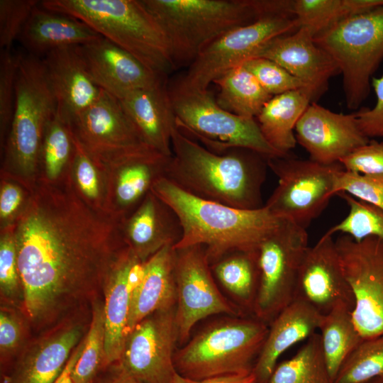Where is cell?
<instances>
[{
  "label": "cell",
  "mask_w": 383,
  "mask_h": 383,
  "mask_svg": "<svg viewBox=\"0 0 383 383\" xmlns=\"http://www.w3.org/2000/svg\"><path fill=\"white\" fill-rule=\"evenodd\" d=\"M57 104V113L67 123L90 106L101 89L86 68L79 46L54 50L42 58Z\"/></svg>",
  "instance_id": "23"
},
{
  "label": "cell",
  "mask_w": 383,
  "mask_h": 383,
  "mask_svg": "<svg viewBox=\"0 0 383 383\" xmlns=\"http://www.w3.org/2000/svg\"><path fill=\"white\" fill-rule=\"evenodd\" d=\"M383 376V335L363 339L343 362L333 383H364Z\"/></svg>",
  "instance_id": "39"
},
{
  "label": "cell",
  "mask_w": 383,
  "mask_h": 383,
  "mask_svg": "<svg viewBox=\"0 0 383 383\" xmlns=\"http://www.w3.org/2000/svg\"><path fill=\"white\" fill-rule=\"evenodd\" d=\"M79 50L89 74L101 89L121 99L128 94L166 81L130 53L101 37Z\"/></svg>",
  "instance_id": "22"
},
{
  "label": "cell",
  "mask_w": 383,
  "mask_h": 383,
  "mask_svg": "<svg viewBox=\"0 0 383 383\" xmlns=\"http://www.w3.org/2000/svg\"><path fill=\"white\" fill-rule=\"evenodd\" d=\"M295 135L310 160L324 165L340 163L370 141L361 131L355 113H335L314 102L297 122Z\"/></svg>",
  "instance_id": "18"
},
{
  "label": "cell",
  "mask_w": 383,
  "mask_h": 383,
  "mask_svg": "<svg viewBox=\"0 0 383 383\" xmlns=\"http://www.w3.org/2000/svg\"><path fill=\"white\" fill-rule=\"evenodd\" d=\"M340 196L348 204V215L326 233H340L355 240L375 237L383 241V210L360 201L350 195L340 192Z\"/></svg>",
  "instance_id": "40"
},
{
  "label": "cell",
  "mask_w": 383,
  "mask_h": 383,
  "mask_svg": "<svg viewBox=\"0 0 383 383\" xmlns=\"http://www.w3.org/2000/svg\"><path fill=\"white\" fill-rule=\"evenodd\" d=\"M171 157L145 147L102 165L106 174L110 215L119 221L130 215L154 183L165 177Z\"/></svg>",
  "instance_id": "19"
},
{
  "label": "cell",
  "mask_w": 383,
  "mask_h": 383,
  "mask_svg": "<svg viewBox=\"0 0 383 383\" xmlns=\"http://www.w3.org/2000/svg\"><path fill=\"white\" fill-rule=\"evenodd\" d=\"M266 383H333L315 333L291 358L277 363Z\"/></svg>",
  "instance_id": "37"
},
{
  "label": "cell",
  "mask_w": 383,
  "mask_h": 383,
  "mask_svg": "<svg viewBox=\"0 0 383 383\" xmlns=\"http://www.w3.org/2000/svg\"><path fill=\"white\" fill-rule=\"evenodd\" d=\"M335 195L346 193L383 210V175L363 174L343 168L335 181Z\"/></svg>",
  "instance_id": "43"
},
{
  "label": "cell",
  "mask_w": 383,
  "mask_h": 383,
  "mask_svg": "<svg viewBox=\"0 0 383 383\" xmlns=\"http://www.w3.org/2000/svg\"><path fill=\"white\" fill-rule=\"evenodd\" d=\"M74 143V153L66 180L91 209L112 217L108 209L107 179L104 167L96 162L75 138Z\"/></svg>",
  "instance_id": "36"
},
{
  "label": "cell",
  "mask_w": 383,
  "mask_h": 383,
  "mask_svg": "<svg viewBox=\"0 0 383 383\" xmlns=\"http://www.w3.org/2000/svg\"><path fill=\"white\" fill-rule=\"evenodd\" d=\"M177 383H258L255 374L251 372L244 375H228L206 379L203 380H192L181 375Z\"/></svg>",
  "instance_id": "50"
},
{
  "label": "cell",
  "mask_w": 383,
  "mask_h": 383,
  "mask_svg": "<svg viewBox=\"0 0 383 383\" xmlns=\"http://www.w3.org/2000/svg\"><path fill=\"white\" fill-rule=\"evenodd\" d=\"M376 103L371 109H362L355 113L364 135L370 138H383V75L372 77L371 81Z\"/></svg>",
  "instance_id": "49"
},
{
  "label": "cell",
  "mask_w": 383,
  "mask_h": 383,
  "mask_svg": "<svg viewBox=\"0 0 383 383\" xmlns=\"http://www.w3.org/2000/svg\"><path fill=\"white\" fill-rule=\"evenodd\" d=\"M269 325L254 316H229L200 330L174 355L177 372L192 380L252 372Z\"/></svg>",
  "instance_id": "6"
},
{
  "label": "cell",
  "mask_w": 383,
  "mask_h": 383,
  "mask_svg": "<svg viewBox=\"0 0 383 383\" xmlns=\"http://www.w3.org/2000/svg\"><path fill=\"white\" fill-rule=\"evenodd\" d=\"M151 191L177 213L182 228L174 249L201 245L209 264L239 250H256L280 223L265 206L241 209L205 200L180 189L165 177L158 179Z\"/></svg>",
  "instance_id": "3"
},
{
  "label": "cell",
  "mask_w": 383,
  "mask_h": 383,
  "mask_svg": "<svg viewBox=\"0 0 383 383\" xmlns=\"http://www.w3.org/2000/svg\"><path fill=\"white\" fill-rule=\"evenodd\" d=\"M348 171L363 174L383 175V141H370L340 161Z\"/></svg>",
  "instance_id": "47"
},
{
  "label": "cell",
  "mask_w": 383,
  "mask_h": 383,
  "mask_svg": "<svg viewBox=\"0 0 383 383\" xmlns=\"http://www.w3.org/2000/svg\"><path fill=\"white\" fill-rule=\"evenodd\" d=\"M84 345V338L75 347L63 370L53 383H74L72 374Z\"/></svg>",
  "instance_id": "51"
},
{
  "label": "cell",
  "mask_w": 383,
  "mask_h": 383,
  "mask_svg": "<svg viewBox=\"0 0 383 383\" xmlns=\"http://www.w3.org/2000/svg\"><path fill=\"white\" fill-rule=\"evenodd\" d=\"M177 343L175 306L157 311L129 332L113 365L141 383H177L180 376L174 364Z\"/></svg>",
  "instance_id": "15"
},
{
  "label": "cell",
  "mask_w": 383,
  "mask_h": 383,
  "mask_svg": "<svg viewBox=\"0 0 383 383\" xmlns=\"http://www.w3.org/2000/svg\"><path fill=\"white\" fill-rule=\"evenodd\" d=\"M174 250L178 343H186L195 324L208 316L216 314L246 316L220 292L203 246Z\"/></svg>",
  "instance_id": "14"
},
{
  "label": "cell",
  "mask_w": 383,
  "mask_h": 383,
  "mask_svg": "<svg viewBox=\"0 0 383 383\" xmlns=\"http://www.w3.org/2000/svg\"><path fill=\"white\" fill-rule=\"evenodd\" d=\"M1 296L12 305L22 306L23 295L18 272L13 226L0 230Z\"/></svg>",
  "instance_id": "41"
},
{
  "label": "cell",
  "mask_w": 383,
  "mask_h": 383,
  "mask_svg": "<svg viewBox=\"0 0 383 383\" xmlns=\"http://www.w3.org/2000/svg\"><path fill=\"white\" fill-rule=\"evenodd\" d=\"M121 229L126 245L143 262L165 246L174 248L182 235L175 211L152 191L121 221Z\"/></svg>",
  "instance_id": "24"
},
{
  "label": "cell",
  "mask_w": 383,
  "mask_h": 383,
  "mask_svg": "<svg viewBox=\"0 0 383 383\" xmlns=\"http://www.w3.org/2000/svg\"><path fill=\"white\" fill-rule=\"evenodd\" d=\"M68 123L77 141L101 165L148 147L119 99L104 90L90 106Z\"/></svg>",
  "instance_id": "16"
},
{
  "label": "cell",
  "mask_w": 383,
  "mask_h": 383,
  "mask_svg": "<svg viewBox=\"0 0 383 383\" xmlns=\"http://www.w3.org/2000/svg\"><path fill=\"white\" fill-rule=\"evenodd\" d=\"M74 150L70 125L56 113L45 129L39 155L38 181L51 184L64 182Z\"/></svg>",
  "instance_id": "34"
},
{
  "label": "cell",
  "mask_w": 383,
  "mask_h": 383,
  "mask_svg": "<svg viewBox=\"0 0 383 383\" xmlns=\"http://www.w3.org/2000/svg\"><path fill=\"white\" fill-rule=\"evenodd\" d=\"M293 16L266 15L223 33L199 53L176 84L194 90L209 85L230 69L255 57L270 41L299 29Z\"/></svg>",
  "instance_id": "12"
},
{
  "label": "cell",
  "mask_w": 383,
  "mask_h": 383,
  "mask_svg": "<svg viewBox=\"0 0 383 383\" xmlns=\"http://www.w3.org/2000/svg\"><path fill=\"white\" fill-rule=\"evenodd\" d=\"M30 193L18 182L1 176L0 230L14 226L27 205Z\"/></svg>",
  "instance_id": "46"
},
{
  "label": "cell",
  "mask_w": 383,
  "mask_h": 383,
  "mask_svg": "<svg viewBox=\"0 0 383 383\" xmlns=\"http://www.w3.org/2000/svg\"><path fill=\"white\" fill-rule=\"evenodd\" d=\"M172 155L165 177L200 199L241 209L263 207L267 158L246 149L215 153L182 132L172 134Z\"/></svg>",
  "instance_id": "2"
},
{
  "label": "cell",
  "mask_w": 383,
  "mask_h": 383,
  "mask_svg": "<svg viewBox=\"0 0 383 383\" xmlns=\"http://www.w3.org/2000/svg\"><path fill=\"white\" fill-rule=\"evenodd\" d=\"M91 319L80 357L72 374L74 383H94L104 360V310L99 299L92 301Z\"/></svg>",
  "instance_id": "38"
},
{
  "label": "cell",
  "mask_w": 383,
  "mask_h": 383,
  "mask_svg": "<svg viewBox=\"0 0 383 383\" xmlns=\"http://www.w3.org/2000/svg\"><path fill=\"white\" fill-rule=\"evenodd\" d=\"M83 331L81 324L70 323L38 340L21 355L5 383H53L82 340Z\"/></svg>",
  "instance_id": "25"
},
{
  "label": "cell",
  "mask_w": 383,
  "mask_h": 383,
  "mask_svg": "<svg viewBox=\"0 0 383 383\" xmlns=\"http://www.w3.org/2000/svg\"><path fill=\"white\" fill-rule=\"evenodd\" d=\"M40 5L84 22L162 77L174 69L165 33L140 0H44Z\"/></svg>",
  "instance_id": "4"
},
{
  "label": "cell",
  "mask_w": 383,
  "mask_h": 383,
  "mask_svg": "<svg viewBox=\"0 0 383 383\" xmlns=\"http://www.w3.org/2000/svg\"><path fill=\"white\" fill-rule=\"evenodd\" d=\"M213 83L219 88L217 104L242 117L255 118L272 97L243 64L226 71Z\"/></svg>",
  "instance_id": "32"
},
{
  "label": "cell",
  "mask_w": 383,
  "mask_h": 383,
  "mask_svg": "<svg viewBox=\"0 0 383 383\" xmlns=\"http://www.w3.org/2000/svg\"><path fill=\"white\" fill-rule=\"evenodd\" d=\"M57 113L42 58L18 54L16 102L4 150L1 176L31 191L38 181V161L46 126Z\"/></svg>",
  "instance_id": "5"
},
{
  "label": "cell",
  "mask_w": 383,
  "mask_h": 383,
  "mask_svg": "<svg viewBox=\"0 0 383 383\" xmlns=\"http://www.w3.org/2000/svg\"><path fill=\"white\" fill-rule=\"evenodd\" d=\"M343 75L347 106L357 109L370 93L383 60V5L348 17L313 37Z\"/></svg>",
  "instance_id": "8"
},
{
  "label": "cell",
  "mask_w": 383,
  "mask_h": 383,
  "mask_svg": "<svg viewBox=\"0 0 383 383\" xmlns=\"http://www.w3.org/2000/svg\"><path fill=\"white\" fill-rule=\"evenodd\" d=\"M101 36L84 22L39 4L33 9L18 40L29 54L43 58L64 47L81 46Z\"/></svg>",
  "instance_id": "28"
},
{
  "label": "cell",
  "mask_w": 383,
  "mask_h": 383,
  "mask_svg": "<svg viewBox=\"0 0 383 383\" xmlns=\"http://www.w3.org/2000/svg\"><path fill=\"white\" fill-rule=\"evenodd\" d=\"M176 126L208 150L223 154L235 149L255 151L266 158L282 156L262 135L255 118L222 109L207 90L169 88Z\"/></svg>",
  "instance_id": "9"
},
{
  "label": "cell",
  "mask_w": 383,
  "mask_h": 383,
  "mask_svg": "<svg viewBox=\"0 0 383 383\" xmlns=\"http://www.w3.org/2000/svg\"><path fill=\"white\" fill-rule=\"evenodd\" d=\"M39 3L36 0H0L1 50L11 49Z\"/></svg>",
  "instance_id": "45"
},
{
  "label": "cell",
  "mask_w": 383,
  "mask_h": 383,
  "mask_svg": "<svg viewBox=\"0 0 383 383\" xmlns=\"http://www.w3.org/2000/svg\"><path fill=\"white\" fill-rule=\"evenodd\" d=\"M109 367L111 369L110 372L101 379H96L94 383H141L116 365H112Z\"/></svg>",
  "instance_id": "52"
},
{
  "label": "cell",
  "mask_w": 383,
  "mask_h": 383,
  "mask_svg": "<svg viewBox=\"0 0 383 383\" xmlns=\"http://www.w3.org/2000/svg\"><path fill=\"white\" fill-rule=\"evenodd\" d=\"M210 267L215 279L235 304L246 316H253L260 284L257 250L228 253Z\"/></svg>",
  "instance_id": "31"
},
{
  "label": "cell",
  "mask_w": 383,
  "mask_h": 383,
  "mask_svg": "<svg viewBox=\"0 0 383 383\" xmlns=\"http://www.w3.org/2000/svg\"><path fill=\"white\" fill-rule=\"evenodd\" d=\"M23 325L14 311L5 306L0 312V353L1 362L13 355L23 339Z\"/></svg>",
  "instance_id": "48"
},
{
  "label": "cell",
  "mask_w": 383,
  "mask_h": 383,
  "mask_svg": "<svg viewBox=\"0 0 383 383\" xmlns=\"http://www.w3.org/2000/svg\"><path fill=\"white\" fill-rule=\"evenodd\" d=\"M144 265L145 262L126 245L118 255L106 277L103 292L104 369L116 363L121 357L127 336L131 295L143 278Z\"/></svg>",
  "instance_id": "20"
},
{
  "label": "cell",
  "mask_w": 383,
  "mask_h": 383,
  "mask_svg": "<svg viewBox=\"0 0 383 383\" xmlns=\"http://www.w3.org/2000/svg\"><path fill=\"white\" fill-rule=\"evenodd\" d=\"M119 101L144 143L164 155L172 156V134L176 118L167 80L133 91Z\"/></svg>",
  "instance_id": "26"
},
{
  "label": "cell",
  "mask_w": 383,
  "mask_h": 383,
  "mask_svg": "<svg viewBox=\"0 0 383 383\" xmlns=\"http://www.w3.org/2000/svg\"><path fill=\"white\" fill-rule=\"evenodd\" d=\"M257 57L282 67L303 84L313 99L323 94L331 77L340 72L335 62L315 43L306 27L272 40L254 57Z\"/></svg>",
  "instance_id": "21"
},
{
  "label": "cell",
  "mask_w": 383,
  "mask_h": 383,
  "mask_svg": "<svg viewBox=\"0 0 383 383\" xmlns=\"http://www.w3.org/2000/svg\"><path fill=\"white\" fill-rule=\"evenodd\" d=\"M278 183L265 206L276 217L307 228L335 195V181L343 168L288 155L267 158Z\"/></svg>",
  "instance_id": "10"
},
{
  "label": "cell",
  "mask_w": 383,
  "mask_h": 383,
  "mask_svg": "<svg viewBox=\"0 0 383 383\" xmlns=\"http://www.w3.org/2000/svg\"><path fill=\"white\" fill-rule=\"evenodd\" d=\"M174 262L172 246L164 247L145 262L143 278L131 295L127 335L148 316L176 306Z\"/></svg>",
  "instance_id": "29"
},
{
  "label": "cell",
  "mask_w": 383,
  "mask_h": 383,
  "mask_svg": "<svg viewBox=\"0 0 383 383\" xmlns=\"http://www.w3.org/2000/svg\"><path fill=\"white\" fill-rule=\"evenodd\" d=\"M243 64L272 96L304 88L303 84L298 79L271 60L257 57L250 58Z\"/></svg>",
  "instance_id": "44"
},
{
  "label": "cell",
  "mask_w": 383,
  "mask_h": 383,
  "mask_svg": "<svg viewBox=\"0 0 383 383\" xmlns=\"http://www.w3.org/2000/svg\"><path fill=\"white\" fill-rule=\"evenodd\" d=\"M167 38L174 68L190 65L227 31L257 18L251 0H140Z\"/></svg>",
  "instance_id": "7"
},
{
  "label": "cell",
  "mask_w": 383,
  "mask_h": 383,
  "mask_svg": "<svg viewBox=\"0 0 383 383\" xmlns=\"http://www.w3.org/2000/svg\"><path fill=\"white\" fill-rule=\"evenodd\" d=\"M352 311L348 305L337 306L323 315L318 328L322 351L332 382L343 362L363 340L354 323Z\"/></svg>",
  "instance_id": "33"
},
{
  "label": "cell",
  "mask_w": 383,
  "mask_h": 383,
  "mask_svg": "<svg viewBox=\"0 0 383 383\" xmlns=\"http://www.w3.org/2000/svg\"><path fill=\"white\" fill-rule=\"evenodd\" d=\"M313 99L304 88L273 96L255 118L267 142L281 155L296 147L295 128Z\"/></svg>",
  "instance_id": "30"
},
{
  "label": "cell",
  "mask_w": 383,
  "mask_h": 383,
  "mask_svg": "<svg viewBox=\"0 0 383 383\" xmlns=\"http://www.w3.org/2000/svg\"><path fill=\"white\" fill-rule=\"evenodd\" d=\"M18 54L11 49L0 52V134L4 146L13 118L16 102V80Z\"/></svg>",
  "instance_id": "42"
},
{
  "label": "cell",
  "mask_w": 383,
  "mask_h": 383,
  "mask_svg": "<svg viewBox=\"0 0 383 383\" xmlns=\"http://www.w3.org/2000/svg\"><path fill=\"white\" fill-rule=\"evenodd\" d=\"M344 274L351 289L352 316L363 339L383 335V241L342 235L335 240Z\"/></svg>",
  "instance_id": "13"
},
{
  "label": "cell",
  "mask_w": 383,
  "mask_h": 383,
  "mask_svg": "<svg viewBox=\"0 0 383 383\" xmlns=\"http://www.w3.org/2000/svg\"><path fill=\"white\" fill-rule=\"evenodd\" d=\"M364 383H383V376L374 378Z\"/></svg>",
  "instance_id": "53"
},
{
  "label": "cell",
  "mask_w": 383,
  "mask_h": 383,
  "mask_svg": "<svg viewBox=\"0 0 383 383\" xmlns=\"http://www.w3.org/2000/svg\"><path fill=\"white\" fill-rule=\"evenodd\" d=\"M22 310L43 326L104 292L126 246L121 221L87 206L65 181H38L13 226Z\"/></svg>",
  "instance_id": "1"
},
{
  "label": "cell",
  "mask_w": 383,
  "mask_h": 383,
  "mask_svg": "<svg viewBox=\"0 0 383 383\" xmlns=\"http://www.w3.org/2000/svg\"><path fill=\"white\" fill-rule=\"evenodd\" d=\"M294 299L305 301L321 315L341 304L353 309V293L332 235L325 233L309 247L299 272Z\"/></svg>",
  "instance_id": "17"
},
{
  "label": "cell",
  "mask_w": 383,
  "mask_h": 383,
  "mask_svg": "<svg viewBox=\"0 0 383 383\" xmlns=\"http://www.w3.org/2000/svg\"><path fill=\"white\" fill-rule=\"evenodd\" d=\"M309 247L306 229L284 219L262 241L257 249L260 284L254 317L269 325L294 300Z\"/></svg>",
  "instance_id": "11"
},
{
  "label": "cell",
  "mask_w": 383,
  "mask_h": 383,
  "mask_svg": "<svg viewBox=\"0 0 383 383\" xmlns=\"http://www.w3.org/2000/svg\"><path fill=\"white\" fill-rule=\"evenodd\" d=\"M383 5V0H294L292 12L299 27L313 37L341 21Z\"/></svg>",
  "instance_id": "35"
},
{
  "label": "cell",
  "mask_w": 383,
  "mask_h": 383,
  "mask_svg": "<svg viewBox=\"0 0 383 383\" xmlns=\"http://www.w3.org/2000/svg\"><path fill=\"white\" fill-rule=\"evenodd\" d=\"M323 315L309 304L294 299L269 324L264 345L252 373L258 383H266L280 355L318 330Z\"/></svg>",
  "instance_id": "27"
}]
</instances>
